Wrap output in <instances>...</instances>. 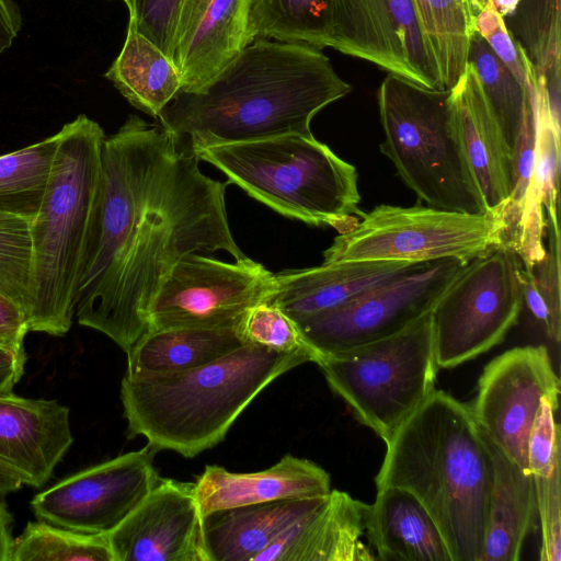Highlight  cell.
<instances>
[{"instance_id":"cell-1","label":"cell","mask_w":561,"mask_h":561,"mask_svg":"<svg viewBox=\"0 0 561 561\" xmlns=\"http://www.w3.org/2000/svg\"><path fill=\"white\" fill-rule=\"evenodd\" d=\"M160 125L130 114L102 144L99 202L75 300L79 324L124 352L149 331V307L173 266L190 253L245 255L229 227L228 184Z\"/></svg>"},{"instance_id":"cell-2","label":"cell","mask_w":561,"mask_h":561,"mask_svg":"<svg viewBox=\"0 0 561 561\" xmlns=\"http://www.w3.org/2000/svg\"><path fill=\"white\" fill-rule=\"evenodd\" d=\"M352 85L322 49L257 38L197 91L181 90L163 108L160 126L191 149L297 134Z\"/></svg>"},{"instance_id":"cell-3","label":"cell","mask_w":561,"mask_h":561,"mask_svg":"<svg viewBox=\"0 0 561 561\" xmlns=\"http://www.w3.org/2000/svg\"><path fill=\"white\" fill-rule=\"evenodd\" d=\"M386 445L377 490L412 493L434 519L453 561H481L494 467L470 405L435 389Z\"/></svg>"},{"instance_id":"cell-4","label":"cell","mask_w":561,"mask_h":561,"mask_svg":"<svg viewBox=\"0 0 561 561\" xmlns=\"http://www.w3.org/2000/svg\"><path fill=\"white\" fill-rule=\"evenodd\" d=\"M308 352L280 353L248 343L202 367L130 379L121 400L129 436L140 435L156 453L193 458L222 442L253 399L284 373L307 362Z\"/></svg>"},{"instance_id":"cell-5","label":"cell","mask_w":561,"mask_h":561,"mask_svg":"<svg viewBox=\"0 0 561 561\" xmlns=\"http://www.w3.org/2000/svg\"><path fill=\"white\" fill-rule=\"evenodd\" d=\"M42 205L31 220L30 331L61 336L75 318L81 264L99 202L102 127L84 114L65 124Z\"/></svg>"},{"instance_id":"cell-6","label":"cell","mask_w":561,"mask_h":561,"mask_svg":"<svg viewBox=\"0 0 561 561\" xmlns=\"http://www.w3.org/2000/svg\"><path fill=\"white\" fill-rule=\"evenodd\" d=\"M191 151L285 217L339 232L356 219L360 202L356 168L313 136L288 134Z\"/></svg>"},{"instance_id":"cell-7","label":"cell","mask_w":561,"mask_h":561,"mask_svg":"<svg viewBox=\"0 0 561 561\" xmlns=\"http://www.w3.org/2000/svg\"><path fill=\"white\" fill-rule=\"evenodd\" d=\"M380 151L427 206L489 211L465 154L451 89H430L388 72L378 89Z\"/></svg>"},{"instance_id":"cell-8","label":"cell","mask_w":561,"mask_h":561,"mask_svg":"<svg viewBox=\"0 0 561 561\" xmlns=\"http://www.w3.org/2000/svg\"><path fill=\"white\" fill-rule=\"evenodd\" d=\"M318 365L355 417L388 443L435 390L431 312L394 335L324 357Z\"/></svg>"},{"instance_id":"cell-9","label":"cell","mask_w":561,"mask_h":561,"mask_svg":"<svg viewBox=\"0 0 561 561\" xmlns=\"http://www.w3.org/2000/svg\"><path fill=\"white\" fill-rule=\"evenodd\" d=\"M323 252V262L404 261L442 259L472 261L504 243L501 209L467 214L431 206L378 205L358 210Z\"/></svg>"},{"instance_id":"cell-10","label":"cell","mask_w":561,"mask_h":561,"mask_svg":"<svg viewBox=\"0 0 561 561\" xmlns=\"http://www.w3.org/2000/svg\"><path fill=\"white\" fill-rule=\"evenodd\" d=\"M520 260L507 244L469 262L431 311L436 364L449 369L499 345L524 306Z\"/></svg>"},{"instance_id":"cell-11","label":"cell","mask_w":561,"mask_h":561,"mask_svg":"<svg viewBox=\"0 0 561 561\" xmlns=\"http://www.w3.org/2000/svg\"><path fill=\"white\" fill-rule=\"evenodd\" d=\"M469 264L442 259L415 264L398 277L297 327L318 356L324 357L394 335L430 313Z\"/></svg>"},{"instance_id":"cell-12","label":"cell","mask_w":561,"mask_h":561,"mask_svg":"<svg viewBox=\"0 0 561 561\" xmlns=\"http://www.w3.org/2000/svg\"><path fill=\"white\" fill-rule=\"evenodd\" d=\"M274 273L247 256L224 262L201 253L183 256L158 289L148 311L149 331L239 327L266 302Z\"/></svg>"},{"instance_id":"cell-13","label":"cell","mask_w":561,"mask_h":561,"mask_svg":"<svg viewBox=\"0 0 561 561\" xmlns=\"http://www.w3.org/2000/svg\"><path fill=\"white\" fill-rule=\"evenodd\" d=\"M559 394L560 380L547 347L517 346L484 367L470 409L485 439L530 473V431L542 399H559Z\"/></svg>"},{"instance_id":"cell-14","label":"cell","mask_w":561,"mask_h":561,"mask_svg":"<svg viewBox=\"0 0 561 561\" xmlns=\"http://www.w3.org/2000/svg\"><path fill=\"white\" fill-rule=\"evenodd\" d=\"M156 451L145 447L69 476L36 494L38 519L87 534H108L149 494Z\"/></svg>"},{"instance_id":"cell-15","label":"cell","mask_w":561,"mask_h":561,"mask_svg":"<svg viewBox=\"0 0 561 561\" xmlns=\"http://www.w3.org/2000/svg\"><path fill=\"white\" fill-rule=\"evenodd\" d=\"M331 48L423 87L443 89L413 0H334Z\"/></svg>"},{"instance_id":"cell-16","label":"cell","mask_w":561,"mask_h":561,"mask_svg":"<svg viewBox=\"0 0 561 561\" xmlns=\"http://www.w3.org/2000/svg\"><path fill=\"white\" fill-rule=\"evenodd\" d=\"M106 536L114 561H209L195 482L159 478Z\"/></svg>"},{"instance_id":"cell-17","label":"cell","mask_w":561,"mask_h":561,"mask_svg":"<svg viewBox=\"0 0 561 561\" xmlns=\"http://www.w3.org/2000/svg\"><path fill=\"white\" fill-rule=\"evenodd\" d=\"M247 0H183L171 59L183 91H197L247 45Z\"/></svg>"},{"instance_id":"cell-18","label":"cell","mask_w":561,"mask_h":561,"mask_svg":"<svg viewBox=\"0 0 561 561\" xmlns=\"http://www.w3.org/2000/svg\"><path fill=\"white\" fill-rule=\"evenodd\" d=\"M73 442L69 408L56 400L0 394V460L39 488Z\"/></svg>"},{"instance_id":"cell-19","label":"cell","mask_w":561,"mask_h":561,"mask_svg":"<svg viewBox=\"0 0 561 561\" xmlns=\"http://www.w3.org/2000/svg\"><path fill=\"white\" fill-rule=\"evenodd\" d=\"M368 510L369 504L331 490L318 508L295 522L254 561H374Z\"/></svg>"},{"instance_id":"cell-20","label":"cell","mask_w":561,"mask_h":561,"mask_svg":"<svg viewBox=\"0 0 561 561\" xmlns=\"http://www.w3.org/2000/svg\"><path fill=\"white\" fill-rule=\"evenodd\" d=\"M415 264L404 261L323 262L319 266L285 270L274 274L266 302L279 308L297 324L398 277Z\"/></svg>"},{"instance_id":"cell-21","label":"cell","mask_w":561,"mask_h":561,"mask_svg":"<svg viewBox=\"0 0 561 561\" xmlns=\"http://www.w3.org/2000/svg\"><path fill=\"white\" fill-rule=\"evenodd\" d=\"M201 512H210L284 499L314 497L331 491L329 473L308 459L284 456L256 472H231L208 465L195 481Z\"/></svg>"},{"instance_id":"cell-22","label":"cell","mask_w":561,"mask_h":561,"mask_svg":"<svg viewBox=\"0 0 561 561\" xmlns=\"http://www.w3.org/2000/svg\"><path fill=\"white\" fill-rule=\"evenodd\" d=\"M451 103L465 154L484 205L489 211L502 209L512 191L513 151L468 62L451 89Z\"/></svg>"},{"instance_id":"cell-23","label":"cell","mask_w":561,"mask_h":561,"mask_svg":"<svg viewBox=\"0 0 561 561\" xmlns=\"http://www.w3.org/2000/svg\"><path fill=\"white\" fill-rule=\"evenodd\" d=\"M328 494L250 504L203 515L209 561H254L295 522L318 508Z\"/></svg>"},{"instance_id":"cell-24","label":"cell","mask_w":561,"mask_h":561,"mask_svg":"<svg viewBox=\"0 0 561 561\" xmlns=\"http://www.w3.org/2000/svg\"><path fill=\"white\" fill-rule=\"evenodd\" d=\"M367 538L376 560L453 561L430 513L403 489L377 490L369 504Z\"/></svg>"},{"instance_id":"cell-25","label":"cell","mask_w":561,"mask_h":561,"mask_svg":"<svg viewBox=\"0 0 561 561\" xmlns=\"http://www.w3.org/2000/svg\"><path fill=\"white\" fill-rule=\"evenodd\" d=\"M248 344L240 325L150 330L127 352L125 377L149 379L195 369Z\"/></svg>"},{"instance_id":"cell-26","label":"cell","mask_w":561,"mask_h":561,"mask_svg":"<svg viewBox=\"0 0 561 561\" xmlns=\"http://www.w3.org/2000/svg\"><path fill=\"white\" fill-rule=\"evenodd\" d=\"M490 448L494 476L481 561H517L537 516L534 478Z\"/></svg>"},{"instance_id":"cell-27","label":"cell","mask_w":561,"mask_h":561,"mask_svg":"<svg viewBox=\"0 0 561 561\" xmlns=\"http://www.w3.org/2000/svg\"><path fill=\"white\" fill-rule=\"evenodd\" d=\"M104 76L134 107L154 118L182 90L173 60L130 22L123 47Z\"/></svg>"},{"instance_id":"cell-28","label":"cell","mask_w":561,"mask_h":561,"mask_svg":"<svg viewBox=\"0 0 561 561\" xmlns=\"http://www.w3.org/2000/svg\"><path fill=\"white\" fill-rule=\"evenodd\" d=\"M334 0H247L249 43L267 38L332 47Z\"/></svg>"},{"instance_id":"cell-29","label":"cell","mask_w":561,"mask_h":561,"mask_svg":"<svg viewBox=\"0 0 561 561\" xmlns=\"http://www.w3.org/2000/svg\"><path fill=\"white\" fill-rule=\"evenodd\" d=\"M467 62L474 69L486 104L506 144L514 151L533 100L534 66L527 84H522L474 30L469 41Z\"/></svg>"},{"instance_id":"cell-30","label":"cell","mask_w":561,"mask_h":561,"mask_svg":"<svg viewBox=\"0 0 561 561\" xmlns=\"http://www.w3.org/2000/svg\"><path fill=\"white\" fill-rule=\"evenodd\" d=\"M59 133L0 156V213L33 219L46 193Z\"/></svg>"},{"instance_id":"cell-31","label":"cell","mask_w":561,"mask_h":561,"mask_svg":"<svg viewBox=\"0 0 561 561\" xmlns=\"http://www.w3.org/2000/svg\"><path fill=\"white\" fill-rule=\"evenodd\" d=\"M421 26L436 59L443 89L463 75L473 32L467 0H413Z\"/></svg>"},{"instance_id":"cell-32","label":"cell","mask_w":561,"mask_h":561,"mask_svg":"<svg viewBox=\"0 0 561 561\" xmlns=\"http://www.w3.org/2000/svg\"><path fill=\"white\" fill-rule=\"evenodd\" d=\"M11 561H114L106 534H87L46 520L28 522L14 538Z\"/></svg>"},{"instance_id":"cell-33","label":"cell","mask_w":561,"mask_h":561,"mask_svg":"<svg viewBox=\"0 0 561 561\" xmlns=\"http://www.w3.org/2000/svg\"><path fill=\"white\" fill-rule=\"evenodd\" d=\"M31 219L0 213V293L25 312L31 307Z\"/></svg>"},{"instance_id":"cell-34","label":"cell","mask_w":561,"mask_h":561,"mask_svg":"<svg viewBox=\"0 0 561 561\" xmlns=\"http://www.w3.org/2000/svg\"><path fill=\"white\" fill-rule=\"evenodd\" d=\"M240 330L248 343L265 346L280 353L308 352L318 360L316 352L302 337L297 324L279 308L262 302L244 316Z\"/></svg>"},{"instance_id":"cell-35","label":"cell","mask_w":561,"mask_h":561,"mask_svg":"<svg viewBox=\"0 0 561 561\" xmlns=\"http://www.w3.org/2000/svg\"><path fill=\"white\" fill-rule=\"evenodd\" d=\"M559 399L543 398L528 438V466L533 476L546 477L560 468Z\"/></svg>"},{"instance_id":"cell-36","label":"cell","mask_w":561,"mask_h":561,"mask_svg":"<svg viewBox=\"0 0 561 561\" xmlns=\"http://www.w3.org/2000/svg\"><path fill=\"white\" fill-rule=\"evenodd\" d=\"M561 471L546 477L533 476L537 516L541 526V561L561 560Z\"/></svg>"},{"instance_id":"cell-37","label":"cell","mask_w":561,"mask_h":561,"mask_svg":"<svg viewBox=\"0 0 561 561\" xmlns=\"http://www.w3.org/2000/svg\"><path fill=\"white\" fill-rule=\"evenodd\" d=\"M472 26L512 75L522 84L526 85L533 65L523 48L512 36L504 18L490 4L473 18Z\"/></svg>"},{"instance_id":"cell-38","label":"cell","mask_w":561,"mask_h":561,"mask_svg":"<svg viewBox=\"0 0 561 561\" xmlns=\"http://www.w3.org/2000/svg\"><path fill=\"white\" fill-rule=\"evenodd\" d=\"M182 2L183 0H130L127 7L128 22L170 57Z\"/></svg>"},{"instance_id":"cell-39","label":"cell","mask_w":561,"mask_h":561,"mask_svg":"<svg viewBox=\"0 0 561 561\" xmlns=\"http://www.w3.org/2000/svg\"><path fill=\"white\" fill-rule=\"evenodd\" d=\"M518 280L523 301L528 311L537 323L540 324L545 334L551 341L559 344L561 337V320L553 316L543 294L540 290L533 270L526 268L522 262L518 267Z\"/></svg>"},{"instance_id":"cell-40","label":"cell","mask_w":561,"mask_h":561,"mask_svg":"<svg viewBox=\"0 0 561 561\" xmlns=\"http://www.w3.org/2000/svg\"><path fill=\"white\" fill-rule=\"evenodd\" d=\"M28 331L24 310L0 293V348L26 357L23 344Z\"/></svg>"},{"instance_id":"cell-41","label":"cell","mask_w":561,"mask_h":561,"mask_svg":"<svg viewBox=\"0 0 561 561\" xmlns=\"http://www.w3.org/2000/svg\"><path fill=\"white\" fill-rule=\"evenodd\" d=\"M22 27V14L15 0H0V54L12 46Z\"/></svg>"},{"instance_id":"cell-42","label":"cell","mask_w":561,"mask_h":561,"mask_svg":"<svg viewBox=\"0 0 561 561\" xmlns=\"http://www.w3.org/2000/svg\"><path fill=\"white\" fill-rule=\"evenodd\" d=\"M26 357L0 348V394L12 392L24 371Z\"/></svg>"},{"instance_id":"cell-43","label":"cell","mask_w":561,"mask_h":561,"mask_svg":"<svg viewBox=\"0 0 561 561\" xmlns=\"http://www.w3.org/2000/svg\"><path fill=\"white\" fill-rule=\"evenodd\" d=\"M13 545L12 516L0 499V561H11Z\"/></svg>"},{"instance_id":"cell-44","label":"cell","mask_w":561,"mask_h":561,"mask_svg":"<svg viewBox=\"0 0 561 561\" xmlns=\"http://www.w3.org/2000/svg\"><path fill=\"white\" fill-rule=\"evenodd\" d=\"M19 476L3 461L0 460V495L19 490L22 485Z\"/></svg>"},{"instance_id":"cell-45","label":"cell","mask_w":561,"mask_h":561,"mask_svg":"<svg viewBox=\"0 0 561 561\" xmlns=\"http://www.w3.org/2000/svg\"><path fill=\"white\" fill-rule=\"evenodd\" d=\"M520 0H490L492 8L502 16H511Z\"/></svg>"},{"instance_id":"cell-46","label":"cell","mask_w":561,"mask_h":561,"mask_svg":"<svg viewBox=\"0 0 561 561\" xmlns=\"http://www.w3.org/2000/svg\"><path fill=\"white\" fill-rule=\"evenodd\" d=\"M467 2L472 20L491 4L490 0H467Z\"/></svg>"},{"instance_id":"cell-47","label":"cell","mask_w":561,"mask_h":561,"mask_svg":"<svg viewBox=\"0 0 561 561\" xmlns=\"http://www.w3.org/2000/svg\"><path fill=\"white\" fill-rule=\"evenodd\" d=\"M107 1H114V0H107ZM121 1H123L126 4V7H128L130 0H121Z\"/></svg>"}]
</instances>
